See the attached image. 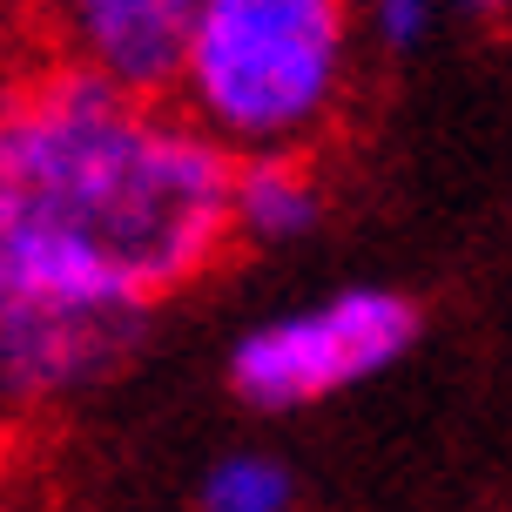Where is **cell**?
<instances>
[{"instance_id": "cell-8", "label": "cell", "mask_w": 512, "mask_h": 512, "mask_svg": "<svg viewBox=\"0 0 512 512\" xmlns=\"http://www.w3.org/2000/svg\"><path fill=\"white\" fill-rule=\"evenodd\" d=\"M465 14H499V7H506V0H459Z\"/></svg>"}, {"instance_id": "cell-9", "label": "cell", "mask_w": 512, "mask_h": 512, "mask_svg": "<svg viewBox=\"0 0 512 512\" xmlns=\"http://www.w3.org/2000/svg\"><path fill=\"white\" fill-rule=\"evenodd\" d=\"M0 472H7V425H0Z\"/></svg>"}, {"instance_id": "cell-2", "label": "cell", "mask_w": 512, "mask_h": 512, "mask_svg": "<svg viewBox=\"0 0 512 512\" xmlns=\"http://www.w3.org/2000/svg\"><path fill=\"white\" fill-rule=\"evenodd\" d=\"M351 75V0H203L182 54V115L230 155L304 149Z\"/></svg>"}, {"instance_id": "cell-3", "label": "cell", "mask_w": 512, "mask_h": 512, "mask_svg": "<svg viewBox=\"0 0 512 512\" xmlns=\"http://www.w3.org/2000/svg\"><path fill=\"white\" fill-rule=\"evenodd\" d=\"M418 344V304L405 290H337L317 310H290L236 337L230 384L256 411H297L378 378Z\"/></svg>"}, {"instance_id": "cell-6", "label": "cell", "mask_w": 512, "mask_h": 512, "mask_svg": "<svg viewBox=\"0 0 512 512\" xmlns=\"http://www.w3.org/2000/svg\"><path fill=\"white\" fill-rule=\"evenodd\" d=\"M203 512H290L297 506V479L277 452H223V459L203 472V492H196Z\"/></svg>"}, {"instance_id": "cell-1", "label": "cell", "mask_w": 512, "mask_h": 512, "mask_svg": "<svg viewBox=\"0 0 512 512\" xmlns=\"http://www.w3.org/2000/svg\"><path fill=\"white\" fill-rule=\"evenodd\" d=\"M236 155L81 61L0 81V290L149 317L230 250Z\"/></svg>"}, {"instance_id": "cell-4", "label": "cell", "mask_w": 512, "mask_h": 512, "mask_svg": "<svg viewBox=\"0 0 512 512\" xmlns=\"http://www.w3.org/2000/svg\"><path fill=\"white\" fill-rule=\"evenodd\" d=\"M196 14H203V0H48L61 61H81L155 102L182 81Z\"/></svg>"}, {"instance_id": "cell-7", "label": "cell", "mask_w": 512, "mask_h": 512, "mask_svg": "<svg viewBox=\"0 0 512 512\" xmlns=\"http://www.w3.org/2000/svg\"><path fill=\"white\" fill-rule=\"evenodd\" d=\"M452 0H364V27H371V41L391 54H411L432 41L438 14H445Z\"/></svg>"}, {"instance_id": "cell-5", "label": "cell", "mask_w": 512, "mask_h": 512, "mask_svg": "<svg viewBox=\"0 0 512 512\" xmlns=\"http://www.w3.org/2000/svg\"><path fill=\"white\" fill-rule=\"evenodd\" d=\"M324 223V176L304 149L236 155L230 176V230L250 243H297Z\"/></svg>"}]
</instances>
